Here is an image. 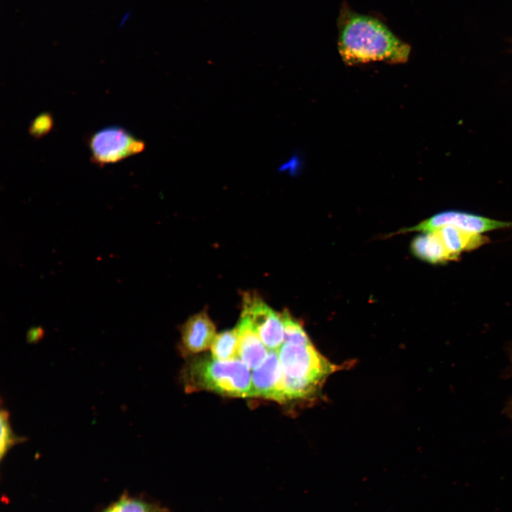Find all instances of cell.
Segmentation results:
<instances>
[{
    "instance_id": "obj_19",
    "label": "cell",
    "mask_w": 512,
    "mask_h": 512,
    "mask_svg": "<svg viewBox=\"0 0 512 512\" xmlns=\"http://www.w3.org/2000/svg\"><path fill=\"white\" fill-rule=\"evenodd\" d=\"M164 512H170V511H169V509H167V510L165 511Z\"/></svg>"
},
{
    "instance_id": "obj_9",
    "label": "cell",
    "mask_w": 512,
    "mask_h": 512,
    "mask_svg": "<svg viewBox=\"0 0 512 512\" xmlns=\"http://www.w3.org/2000/svg\"><path fill=\"white\" fill-rule=\"evenodd\" d=\"M237 329L239 335V359L250 370L258 368L265 362L269 353L268 349L245 316L241 315Z\"/></svg>"
},
{
    "instance_id": "obj_12",
    "label": "cell",
    "mask_w": 512,
    "mask_h": 512,
    "mask_svg": "<svg viewBox=\"0 0 512 512\" xmlns=\"http://www.w3.org/2000/svg\"><path fill=\"white\" fill-rule=\"evenodd\" d=\"M239 335L237 327L216 334L210 346L212 357L220 361L238 359Z\"/></svg>"
},
{
    "instance_id": "obj_7",
    "label": "cell",
    "mask_w": 512,
    "mask_h": 512,
    "mask_svg": "<svg viewBox=\"0 0 512 512\" xmlns=\"http://www.w3.org/2000/svg\"><path fill=\"white\" fill-rule=\"evenodd\" d=\"M284 375L277 351H269L261 366L252 373V397H262L284 402Z\"/></svg>"
},
{
    "instance_id": "obj_6",
    "label": "cell",
    "mask_w": 512,
    "mask_h": 512,
    "mask_svg": "<svg viewBox=\"0 0 512 512\" xmlns=\"http://www.w3.org/2000/svg\"><path fill=\"white\" fill-rule=\"evenodd\" d=\"M453 226L466 232L482 234L486 232L512 228L511 221H502L466 211L448 210L437 213L401 233H427L444 226Z\"/></svg>"
},
{
    "instance_id": "obj_4",
    "label": "cell",
    "mask_w": 512,
    "mask_h": 512,
    "mask_svg": "<svg viewBox=\"0 0 512 512\" xmlns=\"http://www.w3.org/2000/svg\"><path fill=\"white\" fill-rule=\"evenodd\" d=\"M91 161L100 167L141 153L144 142L120 126L104 127L87 139Z\"/></svg>"
},
{
    "instance_id": "obj_1",
    "label": "cell",
    "mask_w": 512,
    "mask_h": 512,
    "mask_svg": "<svg viewBox=\"0 0 512 512\" xmlns=\"http://www.w3.org/2000/svg\"><path fill=\"white\" fill-rule=\"evenodd\" d=\"M338 50L348 65L381 61L391 64L407 61L410 46L380 19L356 12L347 4L337 18Z\"/></svg>"
},
{
    "instance_id": "obj_15",
    "label": "cell",
    "mask_w": 512,
    "mask_h": 512,
    "mask_svg": "<svg viewBox=\"0 0 512 512\" xmlns=\"http://www.w3.org/2000/svg\"><path fill=\"white\" fill-rule=\"evenodd\" d=\"M284 324V342L309 344L311 341L301 324L284 311L281 314ZM283 342V343H284Z\"/></svg>"
},
{
    "instance_id": "obj_14",
    "label": "cell",
    "mask_w": 512,
    "mask_h": 512,
    "mask_svg": "<svg viewBox=\"0 0 512 512\" xmlns=\"http://www.w3.org/2000/svg\"><path fill=\"white\" fill-rule=\"evenodd\" d=\"M9 412L2 409L0 414L1 436H0V457L1 459L6 456L11 448L18 443L25 442L27 439L16 436L11 427Z\"/></svg>"
},
{
    "instance_id": "obj_8",
    "label": "cell",
    "mask_w": 512,
    "mask_h": 512,
    "mask_svg": "<svg viewBox=\"0 0 512 512\" xmlns=\"http://www.w3.org/2000/svg\"><path fill=\"white\" fill-rule=\"evenodd\" d=\"M215 326L206 311L197 313L183 324L181 343L188 353H196L211 346L215 336Z\"/></svg>"
},
{
    "instance_id": "obj_3",
    "label": "cell",
    "mask_w": 512,
    "mask_h": 512,
    "mask_svg": "<svg viewBox=\"0 0 512 512\" xmlns=\"http://www.w3.org/2000/svg\"><path fill=\"white\" fill-rule=\"evenodd\" d=\"M284 376L320 384L336 367L322 356L312 343L284 342L277 351Z\"/></svg>"
},
{
    "instance_id": "obj_17",
    "label": "cell",
    "mask_w": 512,
    "mask_h": 512,
    "mask_svg": "<svg viewBox=\"0 0 512 512\" xmlns=\"http://www.w3.org/2000/svg\"><path fill=\"white\" fill-rule=\"evenodd\" d=\"M43 335V331L41 327H33L28 331V341L29 342H36L38 341Z\"/></svg>"
},
{
    "instance_id": "obj_5",
    "label": "cell",
    "mask_w": 512,
    "mask_h": 512,
    "mask_svg": "<svg viewBox=\"0 0 512 512\" xmlns=\"http://www.w3.org/2000/svg\"><path fill=\"white\" fill-rule=\"evenodd\" d=\"M241 315L249 320L269 351H278L284 334L281 314L275 312L255 294L245 293Z\"/></svg>"
},
{
    "instance_id": "obj_10",
    "label": "cell",
    "mask_w": 512,
    "mask_h": 512,
    "mask_svg": "<svg viewBox=\"0 0 512 512\" xmlns=\"http://www.w3.org/2000/svg\"><path fill=\"white\" fill-rule=\"evenodd\" d=\"M410 250L416 257L433 265L456 260L447 250L437 230L415 236L410 243Z\"/></svg>"
},
{
    "instance_id": "obj_16",
    "label": "cell",
    "mask_w": 512,
    "mask_h": 512,
    "mask_svg": "<svg viewBox=\"0 0 512 512\" xmlns=\"http://www.w3.org/2000/svg\"><path fill=\"white\" fill-rule=\"evenodd\" d=\"M53 119L50 112H44L37 115L30 123L28 132L36 139H40L50 132Z\"/></svg>"
},
{
    "instance_id": "obj_13",
    "label": "cell",
    "mask_w": 512,
    "mask_h": 512,
    "mask_svg": "<svg viewBox=\"0 0 512 512\" xmlns=\"http://www.w3.org/2000/svg\"><path fill=\"white\" fill-rule=\"evenodd\" d=\"M164 508L159 504L124 494L101 512H161Z\"/></svg>"
},
{
    "instance_id": "obj_18",
    "label": "cell",
    "mask_w": 512,
    "mask_h": 512,
    "mask_svg": "<svg viewBox=\"0 0 512 512\" xmlns=\"http://www.w3.org/2000/svg\"><path fill=\"white\" fill-rule=\"evenodd\" d=\"M507 351H508V358L510 360V362H511V364L512 366V344L510 346L507 347ZM504 411H505L507 417H509V419L512 422V398H511L506 403Z\"/></svg>"
},
{
    "instance_id": "obj_2",
    "label": "cell",
    "mask_w": 512,
    "mask_h": 512,
    "mask_svg": "<svg viewBox=\"0 0 512 512\" xmlns=\"http://www.w3.org/2000/svg\"><path fill=\"white\" fill-rule=\"evenodd\" d=\"M184 379L188 391L206 390L230 397H252V375L240 359H196L187 366Z\"/></svg>"
},
{
    "instance_id": "obj_11",
    "label": "cell",
    "mask_w": 512,
    "mask_h": 512,
    "mask_svg": "<svg viewBox=\"0 0 512 512\" xmlns=\"http://www.w3.org/2000/svg\"><path fill=\"white\" fill-rule=\"evenodd\" d=\"M437 230L447 250L456 260L462 252L477 249L489 242V238L482 234L471 233L453 226H444Z\"/></svg>"
}]
</instances>
